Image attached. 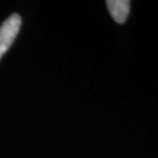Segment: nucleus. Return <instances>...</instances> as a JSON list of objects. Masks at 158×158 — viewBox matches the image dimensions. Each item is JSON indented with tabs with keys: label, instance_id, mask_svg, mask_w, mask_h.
<instances>
[{
	"label": "nucleus",
	"instance_id": "1",
	"mask_svg": "<svg viewBox=\"0 0 158 158\" xmlns=\"http://www.w3.org/2000/svg\"><path fill=\"white\" fill-rule=\"evenodd\" d=\"M20 27H21V17L19 14H12L0 26V59L13 45L20 31Z\"/></svg>",
	"mask_w": 158,
	"mask_h": 158
},
{
	"label": "nucleus",
	"instance_id": "2",
	"mask_svg": "<svg viewBox=\"0 0 158 158\" xmlns=\"http://www.w3.org/2000/svg\"><path fill=\"white\" fill-rule=\"evenodd\" d=\"M107 7L109 13L117 23H124L130 12L129 0H108Z\"/></svg>",
	"mask_w": 158,
	"mask_h": 158
}]
</instances>
